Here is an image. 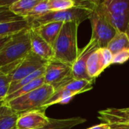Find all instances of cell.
I'll return each instance as SVG.
<instances>
[{"label":"cell","instance_id":"cell-1","mask_svg":"<svg viewBox=\"0 0 129 129\" xmlns=\"http://www.w3.org/2000/svg\"><path fill=\"white\" fill-rule=\"evenodd\" d=\"M29 52L31 45L29 29L13 35L0 51V73L10 74Z\"/></svg>","mask_w":129,"mask_h":129},{"label":"cell","instance_id":"cell-2","mask_svg":"<svg viewBox=\"0 0 129 129\" xmlns=\"http://www.w3.org/2000/svg\"><path fill=\"white\" fill-rule=\"evenodd\" d=\"M79 26L75 21L63 23L52 46L54 60L70 66L73 64L79 53L77 41Z\"/></svg>","mask_w":129,"mask_h":129},{"label":"cell","instance_id":"cell-3","mask_svg":"<svg viewBox=\"0 0 129 129\" xmlns=\"http://www.w3.org/2000/svg\"><path fill=\"white\" fill-rule=\"evenodd\" d=\"M96 5L95 1H75V6L72 8L60 11H49L48 13L31 21V27L37 26L51 22H77L79 24L89 19Z\"/></svg>","mask_w":129,"mask_h":129},{"label":"cell","instance_id":"cell-4","mask_svg":"<svg viewBox=\"0 0 129 129\" xmlns=\"http://www.w3.org/2000/svg\"><path fill=\"white\" fill-rule=\"evenodd\" d=\"M54 92V90L51 86L44 84L38 88L5 104L18 113L40 110Z\"/></svg>","mask_w":129,"mask_h":129},{"label":"cell","instance_id":"cell-5","mask_svg":"<svg viewBox=\"0 0 129 129\" xmlns=\"http://www.w3.org/2000/svg\"><path fill=\"white\" fill-rule=\"evenodd\" d=\"M73 79L72 66L52 60L45 66L44 74L45 84L51 86L54 91L60 89L64 85Z\"/></svg>","mask_w":129,"mask_h":129},{"label":"cell","instance_id":"cell-6","mask_svg":"<svg viewBox=\"0 0 129 129\" xmlns=\"http://www.w3.org/2000/svg\"><path fill=\"white\" fill-rule=\"evenodd\" d=\"M97 2L98 0H96L95 8L89 18L91 24V39L96 41L100 48H106L116 32L98 8Z\"/></svg>","mask_w":129,"mask_h":129},{"label":"cell","instance_id":"cell-7","mask_svg":"<svg viewBox=\"0 0 129 129\" xmlns=\"http://www.w3.org/2000/svg\"><path fill=\"white\" fill-rule=\"evenodd\" d=\"M48 61L42 59L32 51L29 52L10 73L11 79V85L16 83L38 70L45 67Z\"/></svg>","mask_w":129,"mask_h":129},{"label":"cell","instance_id":"cell-8","mask_svg":"<svg viewBox=\"0 0 129 129\" xmlns=\"http://www.w3.org/2000/svg\"><path fill=\"white\" fill-rule=\"evenodd\" d=\"M100 48L98 44L94 39H90L88 44L79 50V55L72 65V75L74 79H91L86 73V63L92 52Z\"/></svg>","mask_w":129,"mask_h":129},{"label":"cell","instance_id":"cell-9","mask_svg":"<svg viewBox=\"0 0 129 129\" xmlns=\"http://www.w3.org/2000/svg\"><path fill=\"white\" fill-rule=\"evenodd\" d=\"M51 118L42 110H35L20 113L16 124V129H37L48 125Z\"/></svg>","mask_w":129,"mask_h":129},{"label":"cell","instance_id":"cell-10","mask_svg":"<svg viewBox=\"0 0 129 129\" xmlns=\"http://www.w3.org/2000/svg\"><path fill=\"white\" fill-rule=\"evenodd\" d=\"M98 118L110 125L129 126V110L126 108H107L98 112Z\"/></svg>","mask_w":129,"mask_h":129},{"label":"cell","instance_id":"cell-11","mask_svg":"<svg viewBox=\"0 0 129 129\" xmlns=\"http://www.w3.org/2000/svg\"><path fill=\"white\" fill-rule=\"evenodd\" d=\"M29 37L31 45V51L46 61L54 60V51L51 45L46 42L34 29H29Z\"/></svg>","mask_w":129,"mask_h":129},{"label":"cell","instance_id":"cell-12","mask_svg":"<svg viewBox=\"0 0 129 129\" xmlns=\"http://www.w3.org/2000/svg\"><path fill=\"white\" fill-rule=\"evenodd\" d=\"M97 7L100 11L103 14L106 20L113 26L116 32H123L126 33L129 20V11L122 13L111 14L106 11L101 5V1H98Z\"/></svg>","mask_w":129,"mask_h":129},{"label":"cell","instance_id":"cell-13","mask_svg":"<svg viewBox=\"0 0 129 129\" xmlns=\"http://www.w3.org/2000/svg\"><path fill=\"white\" fill-rule=\"evenodd\" d=\"M63 24V23L62 22H51L31 28L34 29L46 42L53 46V44L57 39Z\"/></svg>","mask_w":129,"mask_h":129},{"label":"cell","instance_id":"cell-14","mask_svg":"<svg viewBox=\"0 0 129 129\" xmlns=\"http://www.w3.org/2000/svg\"><path fill=\"white\" fill-rule=\"evenodd\" d=\"M31 28L29 21L24 18L0 23V38L15 35L23 30Z\"/></svg>","mask_w":129,"mask_h":129},{"label":"cell","instance_id":"cell-15","mask_svg":"<svg viewBox=\"0 0 129 129\" xmlns=\"http://www.w3.org/2000/svg\"><path fill=\"white\" fill-rule=\"evenodd\" d=\"M105 70L100 48H98L92 52L89 56L86 63V73L91 79L95 80L96 78L98 77Z\"/></svg>","mask_w":129,"mask_h":129},{"label":"cell","instance_id":"cell-16","mask_svg":"<svg viewBox=\"0 0 129 129\" xmlns=\"http://www.w3.org/2000/svg\"><path fill=\"white\" fill-rule=\"evenodd\" d=\"M20 113L14 112L5 103L0 104V129H16Z\"/></svg>","mask_w":129,"mask_h":129},{"label":"cell","instance_id":"cell-17","mask_svg":"<svg viewBox=\"0 0 129 129\" xmlns=\"http://www.w3.org/2000/svg\"><path fill=\"white\" fill-rule=\"evenodd\" d=\"M87 121L86 119L76 116L67 119H51L50 123L42 128L37 129H72L73 128L85 123Z\"/></svg>","mask_w":129,"mask_h":129},{"label":"cell","instance_id":"cell-18","mask_svg":"<svg viewBox=\"0 0 129 129\" xmlns=\"http://www.w3.org/2000/svg\"><path fill=\"white\" fill-rule=\"evenodd\" d=\"M78 94L66 89H60L54 92L49 99L44 104L40 110H45L49 107L54 104H68Z\"/></svg>","mask_w":129,"mask_h":129},{"label":"cell","instance_id":"cell-19","mask_svg":"<svg viewBox=\"0 0 129 129\" xmlns=\"http://www.w3.org/2000/svg\"><path fill=\"white\" fill-rule=\"evenodd\" d=\"M39 0H15L8 8L16 16L25 18Z\"/></svg>","mask_w":129,"mask_h":129},{"label":"cell","instance_id":"cell-20","mask_svg":"<svg viewBox=\"0 0 129 129\" xmlns=\"http://www.w3.org/2000/svg\"><path fill=\"white\" fill-rule=\"evenodd\" d=\"M106 48L109 49L113 54H115L122 50L129 49V38L127 33L116 32Z\"/></svg>","mask_w":129,"mask_h":129},{"label":"cell","instance_id":"cell-21","mask_svg":"<svg viewBox=\"0 0 129 129\" xmlns=\"http://www.w3.org/2000/svg\"><path fill=\"white\" fill-rule=\"evenodd\" d=\"M102 8L111 14L129 11V0H104L101 1Z\"/></svg>","mask_w":129,"mask_h":129},{"label":"cell","instance_id":"cell-22","mask_svg":"<svg viewBox=\"0 0 129 129\" xmlns=\"http://www.w3.org/2000/svg\"><path fill=\"white\" fill-rule=\"evenodd\" d=\"M44 84H45V81H44V76H42V77H40V78L33 81L29 84H27V85L23 86L22 88H19L16 91H14V93L8 95L5 98V99L3 103H6V102L10 101H11V100H13L14 98H18L20 96L26 94H27V93H29V92H30V91L36 89V88H38L39 87L43 85Z\"/></svg>","mask_w":129,"mask_h":129},{"label":"cell","instance_id":"cell-23","mask_svg":"<svg viewBox=\"0 0 129 129\" xmlns=\"http://www.w3.org/2000/svg\"><path fill=\"white\" fill-rule=\"evenodd\" d=\"M45 67H42L39 70H38L37 71L34 72L33 73L30 74L29 76L20 79V81L17 82L16 83L13 84V85H11L10 87H9V89H8V95L14 93V91H16L17 90H18L19 88H22L23 86L27 85V84H29L30 82H32L33 81L42 77L44 76L45 74ZM7 95V96H8Z\"/></svg>","mask_w":129,"mask_h":129},{"label":"cell","instance_id":"cell-24","mask_svg":"<svg viewBox=\"0 0 129 129\" xmlns=\"http://www.w3.org/2000/svg\"><path fill=\"white\" fill-rule=\"evenodd\" d=\"M50 11L48 0H39L38 4L30 11V12L27 14V16L24 18L30 23L33 20L48 13Z\"/></svg>","mask_w":129,"mask_h":129},{"label":"cell","instance_id":"cell-25","mask_svg":"<svg viewBox=\"0 0 129 129\" xmlns=\"http://www.w3.org/2000/svg\"><path fill=\"white\" fill-rule=\"evenodd\" d=\"M50 11H60L75 6L74 0H48Z\"/></svg>","mask_w":129,"mask_h":129},{"label":"cell","instance_id":"cell-26","mask_svg":"<svg viewBox=\"0 0 129 129\" xmlns=\"http://www.w3.org/2000/svg\"><path fill=\"white\" fill-rule=\"evenodd\" d=\"M11 82V79L10 74L0 73V104L3 103L7 97Z\"/></svg>","mask_w":129,"mask_h":129},{"label":"cell","instance_id":"cell-27","mask_svg":"<svg viewBox=\"0 0 129 129\" xmlns=\"http://www.w3.org/2000/svg\"><path fill=\"white\" fill-rule=\"evenodd\" d=\"M129 60V49L122 50L113 56L112 64H122Z\"/></svg>","mask_w":129,"mask_h":129},{"label":"cell","instance_id":"cell-28","mask_svg":"<svg viewBox=\"0 0 129 129\" xmlns=\"http://www.w3.org/2000/svg\"><path fill=\"white\" fill-rule=\"evenodd\" d=\"M20 18H23V17L16 16L9 10L8 8H0V23L14 20Z\"/></svg>","mask_w":129,"mask_h":129},{"label":"cell","instance_id":"cell-29","mask_svg":"<svg viewBox=\"0 0 129 129\" xmlns=\"http://www.w3.org/2000/svg\"><path fill=\"white\" fill-rule=\"evenodd\" d=\"M100 52H101V58H102L104 67L105 69H107L112 64L113 54L107 48H100Z\"/></svg>","mask_w":129,"mask_h":129},{"label":"cell","instance_id":"cell-30","mask_svg":"<svg viewBox=\"0 0 129 129\" xmlns=\"http://www.w3.org/2000/svg\"><path fill=\"white\" fill-rule=\"evenodd\" d=\"M86 129H111V128H110V125L103 122V123H101V124H98V125L91 126V127L88 128Z\"/></svg>","mask_w":129,"mask_h":129},{"label":"cell","instance_id":"cell-31","mask_svg":"<svg viewBox=\"0 0 129 129\" xmlns=\"http://www.w3.org/2000/svg\"><path fill=\"white\" fill-rule=\"evenodd\" d=\"M12 37V36H6V37H2L0 38V51L2 49V48L5 46V45L11 39V38Z\"/></svg>","mask_w":129,"mask_h":129},{"label":"cell","instance_id":"cell-32","mask_svg":"<svg viewBox=\"0 0 129 129\" xmlns=\"http://www.w3.org/2000/svg\"><path fill=\"white\" fill-rule=\"evenodd\" d=\"M111 129H129V126L125 125H110Z\"/></svg>","mask_w":129,"mask_h":129},{"label":"cell","instance_id":"cell-33","mask_svg":"<svg viewBox=\"0 0 129 129\" xmlns=\"http://www.w3.org/2000/svg\"><path fill=\"white\" fill-rule=\"evenodd\" d=\"M129 32V20H128V28H127V30H126V33Z\"/></svg>","mask_w":129,"mask_h":129},{"label":"cell","instance_id":"cell-34","mask_svg":"<svg viewBox=\"0 0 129 129\" xmlns=\"http://www.w3.org/2000/svg\"><path fill=\"white\" fill-rule=\"evenodd\" d=\"M127 33V35H128V38H129V32H128V33Z\"/></svg>","mask_w":129,"mask_h":129},{"label":"cell","instance_id":"cell-35","mask_svg":"<svg viewBox=\"0 0 129 129\" xmlns=\"http://www.w3.org/2000/svg\"><path fill=\"white\" fill-rule=\"evenodd\" d=\"M127 108H128V110H129V107H127Z\"/></svg>","mask_w":129,"mask_h":129}]
</instances>
